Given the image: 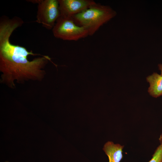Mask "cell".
Here are the masks:
<instances>
[{"label":"cell","instance_id":"8","mask_svg":"<svg viewBox=\"0 0 162 162\" xmlns=\"http://www.w3.org/2000/svg\"><path fill=\"white\" fill-rule=\"evenodd\" d=\"M148 162H162V144L158 147L152 158Z\"/></svg>","mask_w":162,"mask_h":162},{"label":"cell","instance_id":"4","mask_svg":"<svg viewBox=\"0 0 162 162\" xmlns=\"http://www.w3.org/2000/svg\"><path fill=\"white\" fill-rule=\"evenodd\" d=\"M29 1L38 4L36 21L47 29H52L60 15L58 0Z\"/></svg>","mask_w":162,"mask_h":162},{"label":"cell","instance_id":"2","mask_svg":"<svg viewBox=\"0 0 162 162\" xmlns=\"http://www.w3.org/2000/svg\"><path fill=\"white\" fill-rule=\"evenodd\" d=\"M116 14L110 6L97 3L72 17L75 22L85 28L91 36Z\"/></svg>","mask_w":162,"mask_h":162},{"label":"cell","instance_id":"7","mask_svg":"<svg viewBox=\"0 0 162 162\" xmlns=\"http://www.w3.org/2000/svg\"><path fill=\"white\" fill-rule=\"evenodd\" d=\"M146 79L150 84L148 90L149 94L154 98L162 95V75L154 73Z\"/></svg>","mask_w":162,"mask_h":162},{"label":"cell","instance_id":"10","mask_svg":"<svg viewBox=\"0 0 162 162\" xmlns=\"http://www.w3.org/2000/svg\"><path fill=\"white\" fill-rule=\"evenodd\" d=\"M159 140L160 143V144H162V134L160 135L159 138Z\"/></svg>","mask_w":162,"mask_h":162},{"label":"cell","instance_id":"11","mask_svg":"<svg viewBox=\"0 0 162 162\" xmlns=\"http://www.w3.org/2000/svg\"><path fill=\"white\" fill-rule=\"evenodd\" d=\"M5 162H9L8 161H6Z\"/></svg>","mask_w":162,"mask_h":162},{"label":"cell","instance_id":"9","mask_svg":"<svg viewBox=\"0 0 162 162\" xmlns=\"http://www.w3.org/2000/svg\"><path fill=\"white\" fill-rule=\"evenodd\" d=\"M158 66L159 69L160 70L161 75H162V64H158Z\"/></svg>","mask_w":162,"mask_h":162},{"label":"cell","instance_id":"5","mask_svg":"<svg viewBox=\"0 0 162 162\" xmlns=\"http://www.w3.org/2000/svg\"><path fill=\"white\" fill-rule=\"evenodd\" d=\"M60 15L72 17L97 3L92 0H58Z\"/></svg>","mask_w":162,"mask_h":162},{"label":"cell","instance_id":"6","mask_svg":"<svg viewBox=\"0 0 162 162\" xmlns=\"http://www.w3.org/2000/svg\"><path fill=\"white\" fill-rule=\"evenodd\" d=\"M124 146L108 141L104 145L103 150L108 156L109 162H120L123 158Z\"/></svg>","mask_w":162,"mask_h":162},{"label":"cell","instance_id":"3","mask_svg":"<svg viewBox=\"0 0 162 162\" xmlns=\"http://www.w3.org/2000/svg\"><path fill=\"white\" fill-rule=\"evenodd\" d=\"M52 30L55 38L64 40L76 41L89 36L87 30L77 25L72 17L61 15Z\"/></svg>","mask_w":162,"mask_h":162},{"label":"cell","instance_id":"1","mask_svg":"<svg viewBox=\"0 0 162 162\" xmlns=\"http://www.w3.org/2000/svg\"><path fill=\"white\" fill-rule=\"evenodd\" d=\"M23 21L15 16L9 19L3 16L0 22V70L2 74V82L10 87L15 86L14 81L23 82L29 80H41L44 75L42 70L51 58L43 56L29 61V55H40L29 52L24 47L11 44L10 37L13 31L20 26Z\"/></svg>","mask_w":162,"mask_h":162}]
</instances>
